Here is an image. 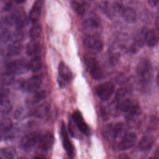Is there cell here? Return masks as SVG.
I'll list each match as a JSON object with an SVG mask.
<instances>
[{"instance_id": "6da1fadb", "label": "cell", "mask_w": 159, "mask_h": 159, "mask_svg": "<svg viewBox=\"0 0 159 159\" xmlns=\"http://www.w3.org/2000/svg\"><path fill=\"white\" fill-rule=\"evenodd\" d=\"M84 60L86 66L93 78L94 80H100L103 78V71L96 58L91 56H86L84 58Z\"/></svg>"}, {"instance_id": "7a4b0ae2", "label": "cell", "mask_w": 159, "mask_h": 159, "mask_svg": "<svg viewBox=\"0 0 159 159\" xmlns=\"http://www.w3.org/2000/svg\"><path fill=\"white\" fill-rule=\"evenodd\" d=\"M28 69H29V63L24 60H14L7 65V73L12 76L22 74Z\"/></svg>"}, {"instance_id": "3957f363", "label": "cell", "mask_w": 159, "mask_h": 159, "mask_svg": "<svg viewBox=\"0 0 159 159\" xmlns=\"http://www.w3.org/2000/svg\"><path fill=\"white\" fill-rule=\"evenodd\" d=\"M83 28L88 35L99 36L101 32V25L99 21L94 18L86 19L83 22Z\"/></svg>"}, {"instance_id": "277c9868", "label": "cell", "mask_w": 159, "mask_h": 159, "mask_svg": "<svg viewBox=\"0 0 159 159\" xmlns=\"http://www.w3.org/2000/svg\"><path fill=\"white\" fill-rule=\"evenodd\" d=\"M84 45L93 53H99L103 48L102 40L96 35H88L84 40Z\"/></svg>"}, {"instance_id": "5b68a950", "label": "cell", "mask_w": 159, "mask_h": 159, "mask_svg": "<svg viewBox=\"0 0 159 159\" xmlns=\"http://www.w3.org/2000/svg\"><path fill=\"white\" fill-rule=\"evenodd\" d=\"M114 90V85L111 82H105L99 84L96 88V93L102 100L109 98Z\"/></svg>"}, {"instance_id": "8992f818", "label": "cell", "mask_w": 159, "mask_h": 159, "mask_svg": "<svg viewBox=\"0 0 159 159\" xmlns=\"http://www.w3.org/2000/svg\"><path fill=\"white\" fill-rule=\"evenodd\" d=\"M42 78L39 75H35L27 80L22 83V88L29 93L35 92L41 86Z\"/></svg>"}, {"instance_id": "52a82bcc", "label": "cell", "mask_w": 159, "mask_h": 159, "mask_svg": "<svg viewBox=\"0 0 159 159\" xmlns=\"http://www.w3.org/2000/svg\"><path fill=\"white\" fill-rule=\"evenodd\" d=\"M58 81L61 86H63L66 82L71 80L73 76L70 68L63 62H61L58 66Z\"/></svg>"}, {"instance_id": "ba28073f", "label": "cell", "mask_w": 159, "mask_h": 159, "mask_svg": "<svg viewBox=\"0 0 159 159\" xmlns=\"http://www.w3.org/2000/svg\"><path fill=\"white\" fill-rule=\"evenodd\" d=\"M11 19L19 29L23 28L27 24V17L24 10L21 8H18L14 10L12 12Z\"/></svg>"}, {"instance_id": "9c48e42d", "label": "cell", "mask_w": 159, "mask_h": 159, "mask_svg": "<svg viewBox=\"0 0 159 159\" xmlns=\"http://www.w3.org/2000/svg\"><path fill=\"white\" fill-rule=\"evenodd\" d=\"M40 135L36 132L25 135L21 140V146L24 148H29L39 142Z\"/></svg>"}, {"instance_id": "30bf717a", "label": "cell", "mask_w": 159, "mask_h": 159, "mask_svg": "<svg viewBox=\"0 0 159 159\" xmlns=\"http://www.w3.org/2000/svg\"><path fill=\"white\" fill-rule=\"evenodd\" d=\"M137 141V136L134 133H129L125 134L122 139L119 148L120 150H124L132 147Z\"/></svg>"}, {"instance_id": "8fae6325", "label": "cell", "mask_w": 159, "mask_h": 159, "mask_svg": "<svg viewBox=\"0 0 159 159\" xmlns=\"http://www.w3.org/2000/svg\"><path fill=\"white\" fill-rule=\"evenodd\" d=\"M61 137H62V142L63 145L66 153L70 156H73L74 153V149L72 144L70 142L69 139L67 131L65 127V125L63 122L61 123Z\"/></svg>"}, {"instance_id": "7c38bea8", "label": "cell", "mask_w": 159, "mask_h": 159, "mask_svg": "<svg viewBox=\"0 0 159 159\" xmlns=\"http://www.w3.org/2000/svg\"><path fill=\"white\" fill-rule=\"evenodd\" d=\"M72 118L75 124H76L79 130L86 135H88L89 130L88 126L85 123L84 120L83 119V117L81 113L78 111H76L72 115Z\"/></svg>"}, {"instance_id": "4fadbf2b", "label": "cell", "mask_w": 159, "mask_h": 159, "mask_svg": "<svg viewBox=\"0 0 159 159\" xmlns=\"http://www.w3.org/2000/svg\"><path fill=\"white\" fill-rule=\"evenodd\" d=\"M54 141L53 136L52 134L47 132L40 137L39 140V147L44 151L48 150L53 145Z\"/></svg>"}, {"instance_id": "5bb4252c", "label": "cell", "mask_w": 159, "mask_h": 159, "mask_svg": "<svg viewBox=\"0 0 159 159\" xmlns=\"http://www.w3.org/2000/svg\"><path fill=\"white\" fill-rule=\"evenodd\" d=\"M41 3L39 1H37L30 11L29 16V20L33 23L37 22L41 17Z\"/></svg>"}, {"instance_id": "9a60e30c", "label": "cell", "mask_w": 159, "mask_h": 159, "mask_svg": "<svg viewBox=\"0 0 159 159\" xmlns=\"http://www.w3.org/2000/svg\"><path fill=\"white\" fill-rule=\"evenodd\" d=\"M159 42V31L157 29L148 30L146 36V43L149 47H154Z\"/></svg>"}, {"instance_id": "2e32d148", "label": "cell", "mask_w": 159, "mask_h": 159, "mask_svg": "<svg viewBox=\"0 0 159 159\" xmlns=\"http://www.w3.org/2000/svg\"><path fill=\"white\" fill-rule=\"evenodd\" d=\"M40 52V45L37 40H32L26 47V53L30 57L37 56Z\"/></svg>"}, {"instance_id": "e0dca14e", "label": "cell", "mask_w": 159, "mask_h": 159, "mask_svg": "<svg viewBox=\"0 0 159 159\" xmlns=\"http://www.w3.org/2000/svg\"><path fill=\"white\" fill-rule=\"evenodd\" d=\"M120 15L123 19L129 23L134 22L137 19V13L131 7H124Z\"/></svg>"}, {"instance_id": "ac0fdd59", "label": "cell", "mask_w": 159, "mask_h": 159, "mask_svg": "<svg viewBox=\"0 0 159 159\" xmlns=\"http://www.w3.org/2000/svg\"><path fill=\"white\" fill-rule=\"evenodd\" d=\"M150 68L151 66L148 60L143 59L139 62L137 66V71L139 75L145 76L150 72Z\"/></svg>"}, {"instance_id": "d6986e66", "label": "cell", "mask_w": 159, "mask_h": 159, "mask_svg": "<svg viewBox=\"0 0 159 159\" xmlns=\"http://www.w3.org/2000/svg\"><path fill=\"white\" fill-rule=\"evenodd\" d=\"M148 32V29L146 27H143L140 31L137 34L135 37V41L134 43V48L136 49L138 47H142L145 43H146V36Z\"/></svg>"}, {"instance_id": "ffe728a7", "label": "cell", "mask_w": 159, "mask_h": 159, "mask_svg": "<svg viewBox=\"0 0 159 159\" xmlns=\"http://www.w3.org/2000/svg\"><path fill=\"white\" fill-rule=\"evenodd\" d=\"M153 143L154 140L152 137L143 136L140 139L139 142V147L141 150H147L152 147Z\"/></svg>"}, {"instance_id": "44dd1931", "label": "cell", "mask_w": 159, "mask_h": 159, "mask_svg": "<svg viewBox=\"0 0 159 159\" xmlns=\"http://www.w3.org/2000/svg\"><path fill=\"white\" fill-rule=\"evenodd\" d=\"M22 49V46L19 41L16 40L7 47V54L8 56H14L19 54Z\"/></svg>"}, {"instance_id": "7402d4cb", "label": "cell", "mask_w": 159, "mask_h": 159, "mask_svg": "<svg viewBox=\"0 0 159 159\" xmlns=\"http://www.w3.org/2000/svg\"><path fill=\"white\" fill-rule=\"evenodd\" d=\"M42 66V60L40 57L35 56L31 59L30 62L29 63V69L31 70L33 72H37L39 71Z\"/></svg>"}, {"instance_id": "603a6c76", "label": "cell", "mask_w": 159, "mask_h": 159, "mask_svg": "<svg viewBox=\"0 0 159 159\" xmlns=\"http://www.w3.org/2000/svg\"><path fill=\"white\" fill-rule=\"evenodd\" d=\"M15 154V150L12 148H0V159H12Z\"/></svg>"}, {"instance_id": "cb8c5ba5", "label": "cell", "mask_w": 159, "mask_h": 159, "mask_svg": "<svg viewBox=\"0 0 159 159\" xmlns=\"http://www.w3.org/2000/svg\"><path fill=\"white\" fill-rule=\"evenodd\" d=\"M104 136L109 140H111L117 137L115 127L112 124H108L105 127L104 130Z\"/></svg>"}, {"instance_id": "d4e9b609", "label": "cell", "mask_w": 159, "mask_h": 159, "mask_svg": "<svg viewBox=\"0 0 159 159\" xmlns=\"http://www.w3.org/2000/svg\"><path fill=\"white\" fill-rule=\"evenodd\" d=\"M42 33V27L40 25H34L31 27L29 32V36L31 40H37Z\"/></svg>"}, {"instance_id": "484cf974", "label": "cell", "mask_w": 159, "mask_h": 159, "mask_svg": "<svg viewBox=\"0 0 159 159\" xmlns=\"http://www.w3.org/2000/svg\"><path fill=\"white\" fill-rule=\"evenodd\" d=\"M71 7L72 9L79 15H83V14L85 12V9L83 6H82L81 4L78 2L76 1H73L70 3Z\"/></svg>"}, {"instance_id": "4316f807", "label": "cell", "mask_w": 159, "mask_h": 159, "mask_svg": "<svg viewBox=\"0 0 159 159\" xmlns=\"http://www.w3.org/2000/svg\"><path fill=\"white\" fill-rule=\"evenodd\" d=\"M45 96H46V94H45V92L44 91H39L38 93H36L33 96L32 101L33 102H37L40 101V100L43 99V98H45Z\"/></svg>"}, {"instance_id": "83f0119b", "label": "cell", "mask_w": 159, "mask_h": 159, "mask_svg": "<svg viewBox=\"0 0 159 159\" xmlns=\"http://www.w3.org/2000/svg\"><path fill=\"white\" fill-rule=\"evenodd\" d=\"M126 94H127V90L124 88H120L118 90V91L116 93V99L117 101H118L119 99L125 97Z\"/></svg>"}, {"instance_id": "f1b7e54d", "label": "cell", "mask_w": 159, "mask_h": 159, "mask_svg": "<svg viewBox=\"0 0 159 159\" xmlns=\"http://www.w3.org/2000/svg\"><path fill=\"white\" fill-rule=\"evenodd\" d=\"M7 90L4 87L0 86V98L6 97Z\"/></svg>"}, {"instance_id": "f546056e", "label": "cell", "mask_w": 159, "mask_h": 159, "mask_svg": "<svg viewBox=\"0 0 159 159\" xmlns=\"http://www.w3.org/2000/svg\"><path fill=\"white\" fill-rule=\"evenodd\" d=\"M148 4L152 7H155L157 6L159 3V0H147Z\"/></svg>"}, {"instance_id": "4dcf8cb0", "label": "cell", "mask_w": 159, "mask_h": 159, "mask_svg": "<svg viewBox=\"0 0 159 159\" xmlns=\"http://www.w3.org/2000/svg\"><path fill=\"white\" fill-rule=\"evenodd\" d=\"M118 159H130V157L127 154L123 153L119 156Z\"/></svg>"}, {"instance_id": "1f68e13d", "label": "cell", "mask_w": 159, "mask_h": 159, "mask_svg": "<svg viewBox=\"0 0 159 159\" xmlns=\"http://www.w3.org/2000/svg\"><path fill=\"white\" fill-rule=\"evenodd\" d=\"M150 159H159V148L156 151L155 155Z\"/></svg>"}, {"instance_id": "d6a6232c", "label": "cell", "mask_w": 159, "mask_h": 159, "mask_svg": "<svg viewBox=\"0 0 159 159\" xmlns=\"http://www.w3.org/2000/svg\"><path fill=\"white\" fill-rule=\"evenodd\" d=\"M155 26H156V29L159 31V14L155 19Z\"/></svg>"}, {"instance_id": "836d02e7", "label": "cell", "mask_w": 159, "mask_h": 159, "mask_svg": "<svg viewBox=\"0 0 159 159\" xmlns=\"http://www.w3.org/2000/svg\"><path fill=\"white\" fill-rule=\"evenodd\" d=\"M16 2H17V3H22V2H24L25 0H14Z\"/></svg>"}, {"instance_id": "e575fe53", "label": "cell", "mask_w": 159, "mask_h": 159, "mask_svg": "<svg viewBox=\"0 0 159 159\" xmlns=\"http://www.w3.org/2000/svg\"><path fill=\"white\" fill-rule=\"evenodd\" d=\"M157 84H158V85L159 86V73L157 76Z\"/></svg>"}, {"instance_id": "d590c367", "label": "cell", "mask_w": 159, "mask_h": 159, "mask_svg": "<svg viewBox=\"0 0 159 159\" xmlns=\"http://www.w3.org/2000/svg\"><path fill=\"white\" fill-rule=\"evenodd\" d=\"M33 159H44V158L43 157H35Z\"/></svg>"}, {"instance_id": "8d00e7d4", "label": "cell", "mask_w": 159, "mask_h": 159, "mask_svg": "<svg viewBox=\"0 0 159 159\" xmlns=\"http://www.w3.org/2000/svg\"><path fill=\"white\" fill-rule=\"evenodd\" d=\"M2 41H3V40H2V35H0V42H2Z\"/></svg>"}, {"instance_id": "74e56055", "label": "cell", "mask_w": 159, "mask_h": 159, "mask_svg": "<svg viewBox=\"0 0 159 159\" xmlns=\"http://www.w3.org/2000/svg\"><path fill=\"white\" fill-rule=\"evenodd\" d=\"M18 159H25V158H18Z\"/></svg>"}, {"instance_id": "f35d334b", "label": "cell", "mask_w": 159, "mask_h": 159, "mask_svg": "<svg viewBox=\"0 0 159 159\" xmlns=\"http://www.w3.org/2000/svg\"></svg>"}, {"instance_id": "ab89813d", "label": "cell", "mask_w": 159, "mask_h": 159, "mask_svg": "<svg viewBox=\"0 0 159 159\" xmlns=\"http://www.w3.org/2000/svg\"><path fill=\"white\" fill-rule=\"evenodd\" d=\"M92 1H93V0H92Z\"/></svg>"}]
</instances>
